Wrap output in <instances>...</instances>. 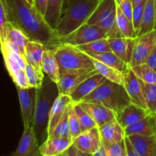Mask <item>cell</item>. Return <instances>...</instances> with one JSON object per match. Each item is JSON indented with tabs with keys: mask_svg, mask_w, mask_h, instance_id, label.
Returning <instances> with one entry per match:
<instances>
[{
	"mask_svg": "<svg viewBox=\"0 0 156 156\" xmlns=\"http://www.w3.org/2000/svg\"><path fill=\"white\" fill-rule=\"evenodd\" d=\"M10 22L23 30L31 41H38L47 49L56 50L62 44L57 31L27 0H2Z\"/></svg>",
	"mask_w": 156,
	"mask_h": 156,
	"instance_id": "obj_1",
	"label": "cell"
},
{
	"mask_svg": "<svg viewBox=\"0 0 156 156\" xmlns=\"http://www.w3.org/2000/svg\"><path fill=\"white\" fill-rule=\"evenodd\" d=\"M59 95L57 84L45 75L41 88L37 89L34 130L40 146L48 138V123L50 111Z\"/></svg>",
	"mask_w": 156,
	"mask_h": 156,
	"instance_id": "obj_2",
	"label": "cell"
},
{
	"mask_svg": "<svg viewBox=\"0 0 156 156\" xmlns=\"http://www.w3.org/2000/svg\"><path fill=\"white\" fill-rule=\"evenodd\" d=\"M81 102L100 104L114 111L117 114L129 105L131 100L123 85L107 79Z\"/></svg>",
	"mask_w": 156,
	"mask_h": 156,
	"instance_id": "obj_3",
	"label": "cell"
},
{
	"mask_svg": "<svg viewBox=\"0 0 156 156\" xmlns=\"http://www.w3.org/2000/svg\"><path fill=\"white\" fill-rule=\"evenodd\" d=\"M101 0H73L62 13L56 28L61 37L69 34L85 24Z\"/></svg>",
	"mask_w": 156,
	"mask_h": 156,
	"instance_id": "obj_4",
	"label": "cell"
},
{
	"mask_svg": "<svg viewBox=\"0 0 156 156\" xmlns=\"http://www.w3.org/2000/svg\"><path fill=\"white\" fill-rule=\"evenodd\" d=\"M117 7L116 0H101L85 24H94L101 27L108 33V38L124 37L117 27L116 22Z\"/></svg>",
	"mask_w": 156,
	"mask_h": 156,
	"instance_id": "obj_5",
	"label": "cell"
},
{
	"mask_svg": "<svg viewBox=\"0 0 156 156\" xmlns=\"http://www.w3.org/2000/svg\"><path fill=\"white\" fill-rule=\"evenodd\" d=\"M55 56L60 70L95 69L90 56L74 46L62 44L55 50Z\"/></svg>",
	"mask_w": 156,
	"mask_h": 156,
	"instance_id": "obj_6",
	"label": "cell"
},
{
	"mask_svg": "<svg viewBox=\"0 0 156 156\" xmlns=\"http://www.w3.org/2000/svg\"><path fill=\"white\" fill-rule=\"evenodd\" d=\"M103 38H108V33L104 29L94 24H84L75 31L61 37V42L77 47Z\"/></svg>",
	"mask_w": 156,
	"mask_h": 156,
	"instance_id": "obj_7",
	"label": "cell"
},
{
	"mask_svg": "<svg viewBox=\"0 0 156 156\" xmlns=\"http://www.w3.org/2000/svg\"><path fill=\"white\" fill-rule=\"evenodd\" d=\"M21 107V117H22L24 128L32 127L34 126L36 108L37 88H21L16 87Z\"/></svg>",
	"mask_w": 156,
	"mask_h": 156,
	"instance_id": "obj_8",
	"label": "cell"
},
{
	"mask_svg": "<svg viewBox=\"0 0 156 156\" xmlns=\"http://www.w3.org/2000/svg\"><path fill=\"white\" fill-rule=\"evenodd\" d=\"M96 73L95 69L60 70V79L57 83L59 94L70 95L84 80Z\"/></svg>",
	"mask_w": 156,
	"mask_h": 156,
	"instance_id": "obj_9",
	"label": "cell"
},
{
	"mask_svg": "<svg viewBox=\"0 0 156 156\" xmlns=\"http://www.w3.org/2000/svg\"><path fill=\"white\" fill-rule=\"evenodd\" d=\"M156 44V29L137 37L129 66L146 63Z\"/></svg>",
	"mask_w": 156,
	"mask_h": 156,
	"instance_id": "obj_10",
	"label": "cell"
},
{
	"mask_svg": "<svg viewBox=\"0 0 156 156\" xmlns=\"http://www.w3.org/2000/svg\"><path fill=\"white\" fill-rule=\"evenodd\" d=\"M73 146L80 152L93 155L96 153L101 146V139L98 127L82 132L73 140Z\"/></svg>",
	"mask_w": 156,
	"mask_h": 156,
	"instance_id": "obj_11",
	"label": "cell"
},
{
	"mask_svg": "<svg viewBox=\"0 0 156 156\" xmlns=\"http://www.w3.org/2000/svg\"><path fill=\"white\" fill-rule=\"evenodd\" d=\"M9 156H42L33 126L24 128V132L16 150Z\"/></svg>",
	"mask_w": 156,
	"mask_h": 156,
	"instance_id": "obj_12",
	"label": "cell"
},
{
	"mask_svg": "<svg viewBox=\"0 0 156 156\" xmlns=\"http://www.w3.org/2000/svg\"><path fill=\"white\" fill-rule=\"evenodd\" d=\"M124 75V87L130 98L131 102L148 110L140 79L136 76L131 67Z\"/></svg>",
	"mask_w": 156,
	"mask_h": 156,
	"instance_id": "obj_13",
	"label": "cell"
},
{
	"mask_svg": "<svg viewBox=\"0 0 156 156\" xmlns=\"http://www.w3.org/2000/svg\"><path fill=\"white\" fill-rule=\"evenodd\" d=\"M79 104L92 117L98 127L117 120L116 113L104 105L92 102H80Z\"/></svg>",
	"mask_w": 156,
	"mask_h": 156,
	"instance_id": "obj_14",
	"label": "cell"
},
{
	"mask_svg": "<svg viewBox=\"0 0 156 156\" xmlns=\"http://www.w3.org/2000/svg\"><path fill=\"white\" fill-rule=\"evenodd\" d=\"M136 38L137 37H121L108 38L111 51L129 65L136 42Z\"/></svg>",
	"mask_w": 156,
	"mask_h": 156,
	"instance_id": "obj_15",
	"label": "cell"
},
{
	"mask_svg": "<svg viewBox=\"0 0 156 156\" xmlns=\"http://www.w3.org/2000/svg\"><path fill=\"white\" fill-rule=\"evenodd\" d=\"M150 114L149 111L131 102L116 114L117 120L123 128H126Z\"/></svg>",
	"mask_w": 156,
	"mask_h": 156,
	"instance_id": "obj_16",
	"label": "cell"
},
{
	"mask_svg": "<svg viewBox=\"0 0 156 156\" xmlns=\"http://www.w3.org/2000/svg\"><path fill=\"white\" fill-rule=\"evenodd\" d=\"M73 102L71 97L68 94H59V95L58 96L53 104V106L50 111V117H49L48 136L54 130L56 126L67 112L69 108Z\"/></svg>",
	"mask_w": 156,
	"mask_h": 156,
	"instance_id": "obj_17",
	"label": "cell"
},
{
	"mask_svg": "<svg viewBox=\"0 0 156 156\" xmlns=\"http://www.w3.org/2000/svg\"><path fill=\"white\" fill-rule=\"evenodd\" d=\"M101 144L107 146L123 141L126 138L125 129L117 120L98 127Z\"/></svg>",
	"mask_w": 156,
	"mask_h": 156,
	"instance_id": "obj_18",
	"label": "cell"
},
{
	"mask_svg": "<svg viewBox=\"0 0 156 156\" xmlns=\"http://www.w3.org/2000/svg\"><path fill=\"white\" fill-rule=\"evenodd\" d=\"M1 50L4 58L5 68L9 76L12 77L15 73L21 69H25L27 59L25 56H23L14 51L7 42L1 43Z\"/></svg>",
	"mask_w": 156,
	"mask_h": 156,
	"instance_id": "obj_19",
	"label": "cell"
},
{
	"mask_svg": "<svg viewBox=\"0 0 156 156\" xmlns=\"http://www.w3.org/2000/svg\"><path fill=\"white\" fill-rule=\"evenodd\" d=\"M107 79L98 73L84 80L70 94L73 103H79Z\"/></svg>",
	"mask_w": 156,
	"mask_h": 156,
	"instance_id": "obj_20",
	"label": "cell"
},
{
	"mask_svg": "<svg viewBox=\"0 0 156 156\" xmlns=\"http://www.w3.org/2000/svg\"><path fill=\"white\" fill-rule=\"evenodd\" d=\"M126 136L131 135L156 136V114H149L140 121L125 128Z\"/></svg>",
	"mask_w": 156,
	"mask_h": 156,
	"instance_id": "obj_21",
	"label": "cell"
},
{
	"mask_svg": "<svg viewBox=\"0 0 156 156\" xmlns=\"http://www.w3.org/2000/svg\"><path fill=\"white\" fill-rule=\"evenodd\" d=\"M73 145L72 138L47 139L40 146V152L42 156H56L65 152Z\"/></svg>",
	"mask_w": 156,
	"mask_h": 156,
	"instance_id": "obj_22",
	"label": "cell"
},
{
	"mask_svg": "<svg viewBox=\"0 0 156 156\" xmlns=\"http://www.w3.org/2000/svg\"><path fill=\"white\" fill-rule=\"evenodd\" d=\"M140 156H156V136H126Z\"/></svg>",
	"mask_w": 156,
	"mask_h": 156,
	"instance_id": "obj_23",
	"label": "cell"
},
{
	"mask_svg": "<svg viewBox=\"0 0 156 156\" xmlns=\"http://www.w3.org/2000/svg\"><path fill=\"white\" fill-rule=\"evenodd\" d=\"M47 47L41 43L30 41L25 49V56L27 62L39 70H42L43 59Z\"/></svg>",
	"mask_w": 156,
	"mask_h": 156,
	"instance_id": "obj_24",
	"label": "cell"
},
{
	"mask_svg": "<svg viewBox=\"0 0 156 156\" xmlns=\"http://www.w3.org/2000/svg\"><path fill=\"white\" fill-rule=\"evenodd\" d=\"M42 69L44 74L51 80L56 84L59 82L60 79V68L55 56V50H46L43 59Z\"/></svg>",
	"mask_w": 156,
	"mask_h": 156,
	"instance_id": "obj_25",
	"label": "cell"
},
{
	"mask_svg": "<svg viewBox=\"0 0 156 156\" xmlns=\"http://www.w3.org/2000/svg\"><path fill=\"white\" fill-rule=\"evenodd\" d=\"M90 57L91 58V60H92L93 64H94V69H95V70L99 74L101 75L102 76H104L108 80H110L111 82H114L115 83H117L119 85H121L124 86V73L116 69L113 68V67L109 66L106 65V64L103 63V62H100V61L91 57V56H90Z\"/></svg>",
	"mask_w": 156,
	"mask_h": 156,
	"instance_id": "obj_26",
	"label": "cell"
},
{
	"mask_svg": "<svg viewBox=\"0 0 156 156\" xmlns=\"http://www.w3.org/2000/svg\"><path fill=\"white\" fill-rule=\"evenodd\" d=\"M86 53L100 62L113 67L123 73H126L128 69L130 68L129 64L125 62L123 59H120L113 52H105V53Z\"/></svg>",
	"mask_w": 156,
	"mask_h": 156,
	"instance_id": "obj_27",
	"label": "cell"
},
{
	"mask_svg": "<svg viewBox=\"0 0 156 156\" xmlns=\"http://www.w3.org/2000/svg\"><path fill=\"white\" fill-rule=\"evenodd\" d=\"M63 2L64 0H48L44 18L49 25L56 30L63 12Z\"/></svg>",
	"mask_w": 156,
	"mask_h": 156,
	"instance_id": "obj_28",
	"label": "cell"
},
{
	"mask_svg": "<svg viewBox=\"0 0 156 156\" xmlns=\"http://www.w3.org/2000/svg\"><path fill=\"white\" fill-rule=\"evenodd\" d=\"M5 41H10V42L15 44L25 54V49L27 44L31 40L24 33V30L9 21L7 26Z\"/></svg>",
	"mask_w": 156,
	"mask_h": 156,
	"instance_id": "obj_29",
	"label": "cell"
},
{
	"mask_svg": "<svg viewBox=\"0 0 156 156\" xmlns=\"http://www.w3.org/2000/svg\"><path fill=\"white\" fill-rule=\"evenodd\" d=\"M155 0H147L145 5L143 22L139 36L155 30Z\"/></svg>",
	"mask_w": 156,
	"mask_h": 156,
	"instance_id": "obj_30",
	"label": "cell"
},
{
	"mask_svg": "<svg viewBox=\"0 0 156 156\" xmlns=\"http://www.w3.org/2000/svg\"><path fill=\"white\" fill-rule=\"evenodd\" d=\"M116 22L120 31L123 34L125 37H136L133 24L132 21L123 13L120 8L117 7Z\"/></svg>",
	"mask_w": 156,
	"mask_h": 156,
	"instance_id": "obj_31",
	"label": "cell"
},
{
	"mask_svg": "<svg viewBox=\"0 0 156 156\" xmlns=\"http://www.w3.org/2000/svg\"><path fill=\"white\" fill-rule=\"evenodd\" d=\"M76 47L82 51L88 53H105V52H112L108 38L99 39L88 43V44L77 46Z\"/></svg>",
	"mask_w": 156,
	"mask_h": 156,
	"instance_id": "obj_32",
	"label": "cell"
},
{
	"mask_svg": "<svg viewBox=\"0 0 156 156\" xmlns=\"http://www.w3.org/2000/svg\"><path fill=\"white\" fill-rule=\"evenodd\" d=\"M136 76L146 84H156V70L147 63L140 64L132 68Z\"/></svg>",
	"mask_w": 156,
	"mask_h": 156,
	"instance_id": "obj_33",
	"label": "cell"
},
{
	"mask_svg": "<svg viewBox=\"0 0 156 156\" xmlns=\"http://www.w3.org/2000/svg\"><path fill=\"white\" fill-rule=\"evenodd\" d=\"M74 109L81 124L82 132H85L92 128L98 127L92 117L79 103H74Z\"/></svg>",
	"mask_w": 156,
	"mask_h": 156,
	"instance_id": "obj_34",
	"label": "cell"
},
{
	"mask_svg": "<svg viewBox=\"0 0 156 156\" xmlns=\"http://www.w3.org/2000/svg\"><path fill=\"white\" fill-rule=\"evenodd\" d=\"M26 74L28 79L29 85L31 88H39L44 82L45 74L42 70H39L27 62L25 66Z\"/></svg>",
	"mask_w": 156,
	"mask_h": 156,
	"instance_id": "obj_35",
	"label": "cell"
},
{
	"mask_svg": "<svg viewBox=\"0 0 156 156\" xmlns=\"http://www.w3.org/2000/svg\"><path fill=\"white\" fill-rule=\"evenodd\" d=\"M141 81V80H140ZM144 93L145 100L148 111L152 114H155L156 111V84H146L141 81Z\"/></svg>",
	"mask_w": 156,
	"mask_h": 156,
	"instance_id": "obj_36",
	"label": "cell"
},
{
	"mask_svg": "<svg viewBox=\"0 0 156 156\" xmlns=\"http://www.w3.org/2000/svg\"><path fill=\"white\" fill-rule=\"evenodd\" d=\"M69 111V110H68ZM68 111L63 116L57 126L54 129L51 134L47 139L53 138H72L71 132H70L69 123V114ZM73 139V138H72Z\"/></svg>",
	"mask_w": 156,
	"mask_h": 156,
	"instance_id": "obj_37",
	"label": "cell"
},
{
	"mask_svg": "<svg viewBox=\"0 0 156 156\" xmlns=\"http://www.w3.org/2000/svg\"><path fill=\"white\" fill-rule=\"evenodd\" d=\"M146 1L147 0L134 6L133 10L132 22L133 24L134 31H135V34L136 37L139 36L140 29H141L142 22H143V15H144L145 5H146Z\"/></svg>",
	"mask_w": 156,
	"mask_h": 156,
	"instance_id": "obj_38",
	"label": "cell"
},
{
	"mask_svg": "<svg viewBox=\"0 0 156 156\" xmlns=\"http://www.w3.org/2000/svg\"><path fill=\"white\" fill-rule=\"evenodd\" d=\"M69 114V123L70 132L73 140L80 135L82 133L81 124L79 123V120L78 119L77 115L76 114V111L74 109V103H72L71 105L69 108L68 111Z\"/></svg>",
	"mask_w": 156,
	"mask_h": 156,
	"instance_id": "obj_39",
	"label": "cell"
},
{
	"mask_svg": "<svg viewBox=\"0 0 156 156\" xmlns=\"http://www.w3.org/2000/svg\"><path fill=\"white\" fill-rule=\"evenodd\" d=\"M9 23L8 12L2 0H0V43H3L6 40L7 26Z\"/></svg>",
	"mask_w": 156,
	"mask_h": 156,
	"instance_id": "obj_40",
	"label": "cell"
},
{
	"mask_svg": "<svg viewBox=\"0 0 156 156\" xmlns=\"http://www.w3.org/2000/svg\"><path fill=\"white\" fill-rule=\"evenodd\" d=\"M104 147L106 149L109 156H127L125 140L120 143H114Z\"/></svg>",
	"mask_w": 156,
	"mask_h": 156,
	"instance_id": "obj_41",
	"label": "cell"
},
{
	"mask_svg": "<svg viewBox=\"0 0 156 156\" xmlns=\"http://www.w3.org/2000/svg\"><path fill=\"white\" fill-rule=\"evenodd\" d=\"M11 78L16 87H19L21 88H27L30 87L29 85L27 74H26L25 69H21L18 70Z\"/></svg>",
	"mask_w": 156,
	"mask_h": 156,
	"instance_id": "obj_42",
	"label": "cell"
},
{
	"mask_svg": "<svg viewBox=\"0 0 156 156\" xmlns=\"http://www.w3.org/2000/svg\"><path fill=\"white\" fill-rule=\"evenodd\" d=\"M116 2L117 6L120 8L123 13L132 21L133 10L132 0H116Z\"/></svg>",
	"mask_w": 156,
	"mask_h": 156,
	"instance_id": "obj_43",
	"label": "cell"
},
{
	"mask_svg": "<svg viewBox=\"0 0 156 156\" xmlns=\"http://www.w3.org/2000/svg\"><path fill=\"white\" fill-rule=\"evenodd\" d=\"M47 5L48 0H34V6L44 17L46 15Z\"/></svg>",
	"mask_w": 156,
	"mask_h": 156,
	"instance_id": "obj_44",
	"label": "cell"
},
{
	"mask_svg": "<svg viewBox=\"0 0 156 156\" xmlns=\"http://www.w3.org/2000/svg\"><path fill=\"white\" fill-rule=\"evenodd\" d=\"M125 143H126V153H127V156H140L133 145L131 144L130 141L127 137L125 138Z\"/></svg>",
	"mask_w": 156,
	"mask_h": 156,
	"instance_id": "obj_45",
	"label": "cell"
},
{
	"mask_svg": "<svg viewBox=\"0 0 156 156\" xmlns=\"http://www.w3.org/2000/svg\"><path fill=\"white\" fill-rule=\"evenodd\" d=\"M146 63L154 69L156 70V44L155 47H154L153 50H152Z\"/></svg>",
	"mask_w": 156,
	"mask_h": 156,
	"instance_id": "obj_46",
	"label": "cell"
},
{
	"mask_svg": "<svg viewBox=\"0 0 156 156\" xmlns=\"http://www.w3.org/2000/svg\"><path fill=\"white\" fill-rule=\"evenodd\" d=\"M68 155L69 156H79L78 151L74 146H72L69 149H68Z\"/></svg>",
	"mask_w": 156,
	"mask_h": 156,
	"instance_id": "obj_47",
	"label": "cell"
},
{
	"mask_svg": "<svg viewBox=\"0 0 156 156\" xmlns=\"http://www.w3.org/2000/svg\"><path fill=\"white\" fill-rule=\"evenodd\" d=\"M73 1V0H64V2H63V12L66 10V8L68 7L70 3H71ZM62 13H63V12H62Z\"/></svg>",
	"mask_w": 156,
	"mask_h": 156,
	"instance_id": "obj_48",
	"label": "cell"
},
{
	"mask_svg": "<svg viewBox=\"0 0 156 156\" xmlns=\"http://www.w3.org/2000/svg\"><path fill=\"white\" fill-rule=\"evenodd\" d=\"M78 151V154H79V156H94L93 154H89V153H85V152H80V151Z\"/></svg>",
	"mask_w": 156,
	"mask_h": 156,
	"instance_id": "obj_49",
	"label": "cell"
},
{
	"mask_svg": "<svg viewBox=\"0 0 156 156\" xmlns=\"http://www.w3.org/2000/svg\"><path fill=\"white\" fill-rule=\"evenodd\" d=\"M144 1H146V0H132L133 5V7H134V6L136 5L140 4V3L143 2Z\"/></svg>",
	"mask_w": 156,
	"mask_h": 156,
	"instance_id": "obj_50",
	"label": "cell"
},
{
	"mask_svg": "<svg viewBox=\"0 0 156 156\" xmlns=\"http://www.w3.org/2000/svg\"><path fill=\"white\" fill-rule=\"evenodd\" d=\"M56 156H69L68 155V150L66 151V152H63V153L60 154V155H56Z\"/></svg>",
	"mask_w": 156,
	"mask_h": 156,
	"instance_id": "obj_51",
	"label": "cell"
},
{
	"mask_svg": "<svg viewBox=\"0 0 156 156\" xmlns=\"http://www.w3.org/2000/svg\"><path fill=\"white\" fill-rule=\"evenodd\" d=\"M155 29H156V0H155Z\"/></svg>",
	"mask_w": 156,
	"mask_h": 156,
	"instance_id": "obj_52",
	"label": "cell"
},
{
	"mask_svg": "<svg viewBox=\"0 0 156 156\" xmlns=\"http://www.w3.org/2000/svg\"><path fill=\"white\" fill-rule=\"evenodd\" d=\"M27 1L28 2L30 3V4L33 5H34V0H27Z\"/></svg>",
	"mask_w": 156,
	"mask_h": 156,
	"instance_id": "obj_53",
	"label": "cell"
},
{
	"mask_svg": "<svg viewBox=\"0 0 156 156\" xmlns=\"http://www.w3.org/2000/svg\"><path fill=\"white\" fill-rule=\"evenodd\" d=\"M155 114H156V111H155Z\"/></svg>",
	"mask_w": 156,
	"mask_h": 156,
	"instance_id": "obj_54",
	"label": "cell"
}]
</instances>
